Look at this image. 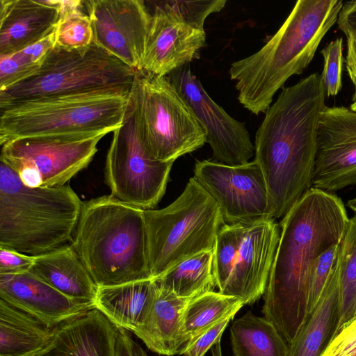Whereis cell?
<instances>
[{"instance_id":"cell-1","label":"cell","mask_w":356,"mask_h":356,"mask_svg":"<svg viewBox=\"0 0 356 356\" xmlns=\"http://www.w3.org/2000/svg\"><path fill=\"white\" fill-rule=\"evenodd\" d=\"M349 218L335 194L311 187L282 218L262 313L289 346L308 316L312 273L318 257L343 238Z\"/></svg>"},{"instance_id":"cell-2","label":"cell","mask_w":356,"mask_h":356,"mask_svg":"<svg viewBox=\"0 0 356 356\" xmlns=\"http://www.w3.org/2000/svg\"><path fill=\"white\" fill-rule=\"evenodd\" d=\"M325 95L317 72L282 88L256 132L254 161L264 177L275 220L283 218L312 187Z\"/></svg>"},{"instance_id":"cell-3","label":"cell","mask_w":356,"mask_h":356,"mask_svg":"<svg viewBox=\"0 0 356 356\" xmlns=\"http://www.w3.org/2000/svg\"><path fill=\"white\" fill-rule=\"evenodd\" d=\"M343 4L342 0H298L259 50L231 64L230 78L244 108L256 115L266 112L287 79L310 64Z\"/></svg>"},{"instance_id":"cell-4","label":"cell","mask_w":356,"mask_h":356,"mask_svg":"<svg viewBox=\"0 0 356 356\" xmlns=\"http://www.w3.org/2000/svg\"><path fill=\"white\" fill-rule=\"evenodd\" d=\"M143 211L111 195L83 202L70 245L98 287L153 279Z\"/></svg>"},{"instance_id":"cell-5","label":"cell","mask_w":356,"mask_h":356,"mask_svg":"<svg viewBox=\"0 0 356 356\" xmlns=\"http://www.w3.org/2000/svg\"><path fill=\"white\" fill-rule=\"evenodd\" d=\"M82 204L69 185L26 186L0 160V248L37 257L70 245Z\"/></svg>"},{"instance_id":"cell-6","label":"cell","mask_w":356,"mask_h":356,"mask_svg":"<svg viewBox=\"0 0 356 356\" xmlns=\"http://www.w3.org/2000/svg\"><path fill=\"white\" fill-rule=\"evenodd\" d=\"M129 95L95 92L1 105L0 145L26 138L106 135L122 125Z\"/></svg>"},{"instance_id":"cell-7","label":"cell","mask_w":356,"mask_h":356,"mask_svg":"<svg viewBox=\"0 0 356 356\" xmlns=\"http://www.w3.org/2000/svg\"><path fill=\"white\" fill-rule=\"evenodd\" d=\"M143 213L153 279L196 254L213 250L225 224L218 204L193 177L170 204Z\"/></svg>"},{"instance_id":"cell-8","label":"cell","mask_w":356,"mask_h":356,"mask_svg":"<svg viewBox=\"0 0 356 356\" xmlns=\"http://www.w3.org/2000/svg\"><path fill=\"white\" fill-rule=\"evenodd\" d=\"M136 70L98 47H54L33 76L0 91V106L29 99L95 92L129 93Z\"/></svg>"},{"instance_id":"cell-9","label":"cell","mask_w":356,"mask_h":356,"mask_svg":"<svg viewBox=\"0 0 356 356\" xmlns=\"http://www.w3.org/2000/svg\"><path fill=\"white\" fill-rule=\"evenodd\" d=\"M129 97L141 140L153 159L173 163L207 143L205 130L168 76L136 70Z\"/></svg>"},{"instance_id":"cell-10","label":"cell","mask_w":356,"mask_h":356,"mask_svg":"<svg viewBox=\"0 0 356 356\" xmlns=\"http://www.w3.org/2000/svg\"><path fill=\"white\" fill-rule=\"evenodd\" d=\"M113 133L105 163L110 195L143 210L153 209L165 194L173 163L157 161L147 152L130 97L122 124Z\"/></svg>"},{"instance_id":"cell-11","label":"cell","mask_w":356,"mask_h":356,"mask_svg":"<svg viewBox=\"0 0 356 356\" xmlns=\"http://www.w3.org/2000/svg\"><path fill=\"white\" fill-rule=\"evenodd\" d=\"M104 136L17 139L1 145L0 160L26 186H63L88 167Z\"/></svg>"},{"instance_id":"cell-12","label":"cell","mask_w":356,"mask_h":356,"mask_svg":"<svg viewBox=\"0 0 356 356\" xmlns=\"http://www.w3.org/2000/svg\"><path fill=\"white\" fill-rule=\"evenodd\" d=\"M193 172L219 206L226 224L273 218L265 179L254 160L238 165L197 161Z\"/></svg>"},{"instance_id":"cell-13","label":"cell","mask_w":356,"mask_h":356,"mask_svg":"<svg viewBox=\"0 0 356 356\" xmlns=\"http://www.w3.org/2000/svg\"><path fill=\"white\" fill-rule=\"evenodd\" d=\"M168 78L205 130L215 161L230 165L249 162L254 145L246 127L214 102L192 73L190 64L175 70Z\"/></svg>"},{"instance_id":"cell-14","label":"cell","mask_w":356,"mask_h":356,"mask_svg":"<svg viewBox=\"0 0 356 356\" xmlns=\"http://www.w3.org/2000/svg\"><path fill=\"white\" fill-rule=\"evenodd\" d=\"M93 42L135 70L143 64L152 13L142 0L83 1Z\"/></svg>"},{"instance_id":"cell-15","label":"cell","mask_w":356,"mask_h":356,"mask_svg":"<svg viewBox=\"0 0 356 356\" xmlns=\"http://www.w3.org/2000/svg\"><path fill=\"white\" fill-rule=\"evenodd\" d=\"M356 185V111L325 106L320 115L312 187L334 192Z\"/></svg>"},{"instance_id":"cell-16","label":"cell","mask_w":356,"mask_h":356,"mask_svg":"<svg viewBox=\"0 0 356 356\" xmlns=\"http://www.w3.org/2000/svg\"><path fill=\"white\" fill-rule=\"evenodd\" d=\"M154 3L140 70L163 77L198 57L206 33L185 22L163 1Z\"/></svg>"},{"instance_id":"cell-17","label":"cell","mask_w":356,"mask_h":356,"mask_svg":"<svg viewBox=\"0 0 356 356\" xmlns=\"http://www.w3.org/2000/svg\"><path fill=\"white\" fill-rule=\"evenodd\" d=\"M280 237L273 218L245 222L233 270L220 293L252 305L264 293Z\"/></svg>"},{"instance_id":"cell-18","label":"cell","mask_w":356,"mask_h":356,"mask_svg":"<svg viewBox=\"0 0 356 356\" xmlns=\"http://www.w3.org/2000/svg\"><path fill=\"white\" fill-rule=\"evenodd\" d=\"M0 299L51 327L95 307L65 296L31 271L0 274Z\"/></svg>"},{"instance_id":"cell-19","label":"cell","mask_w":356,"mask_h":356,"mask_svg":"<svg viewBox=\"0 0 356 356\" xmlns=\"http://www.w3.org/2000/svg\"><path fill=\"white\" fill-rule=\"evenodd\" d=\"M118 329L94 307L56 326L37 356H115Z\"/></svg>"},{"instance_id":"cell-20","label":"cell","mask_w":356,"mask_h":356,"mask_svg":"<svg viewBox=\"0 0 356 356\" xmlns=\"http://www.w3.org/2000/svg\"><path fill=\"white\" fill-rule=\"evenodd\" d=\"M58 19L55 0H0V56L39 42Z\"/></svg>"},{"instance_id":"cell-21","label":"cell","mask_w":356,"mask_h":356,"mask_svg":"<svg viewBox=\"0 0 356 356\" xmlns=\"http://www.w3.org/2000/svg\"><path fill=\"white\" fill-rule=\"evenodd\" d=\"M339 320L337 259L317 305L289 345L288 356H322L337 333Z\"/></svg>"},{"instance_id":"cell-22","label":"cell","mask_w":356,"mask_h":356,"mask_svg":"<svg viewBox=\"0 0 356 356\" xmlns=\"http://www.w3.org/2000/svg\"><path fill=\"white\" fill-rule=\"evenodd\" d=\"M156 288L154 279L98 287L95 306L118 327L134 333L149 312Z\"/></svg>"},{"instance_id":"cell-23","label":"cell","mask_w":356,"mask_h":356,"mask_svg":"<svg viewBox=\"0 0 356 356\" xmlns=\"http://www.w3.org/2000/svg\"><path fill=\"white\" fill-rule=\"evenodd\" d=\"M189 300L157 286L149 312L134 334L156 353L166 356L180 355L183 350L180 338L181 317Z\"/></svg>"},{"instance_id":"cell-24","label":"cell","mask_w":356,"mask_h":356,"mask_svg":"<svg viewBox=\"0 0 356 356\" xmlns=\"http://www.w3.org/2000/svg\"><path fill=\"white\" fill-rule=\"evenodd\" d=\"M30 271L72 299L94 302L98 286L70 245L35 257Z\"/></svg>"},{"instance_id":"cell-25","label":"cell","mask_w":356,"mask_h":356,"mask_svg":"<svg viewBox=\"0 0 356 356\" xmlns=\"http://www.w3.org/2000/svg\"><path fill=\"white\" fill-rule=\"evenodd\" d=\"M54 328L0 299V356H37Z\"/></svg>"},{"instance_id":"cell-26","label":"cell","mask_w":356,"mask_h":356,"mask_svg":"<svg viewBox=\"0 0 356 356\" xmlns=\"http://www.w3.org/2000/svg\"><path fill=\"white\" fill-rule=\"evenodd\" d=\"M234 356H288L289 346L275 325L251 312L236 319L230 328Z\"/></svg>"},{"instance_id":"cell-27","label":"cell","mask_w":356,"mask_h":356,"mask_svg":"<svg viewBox=\"0 0 356 356\" xmlns=\"http://www.w3.org/2000/svg\"><path fill=\"white\" fill-rule=\"evenodd\" d=\"M154 280L160 289L186 299L213 291V250L196 254Z\"/></svg>"},{"instance_id":"cell-28","label":"cell","mask_w":356,"mask_h":356,"mask_svg":"<svg viewBox=\"0 0 356 356\" xmlns=\"http://www.w3.org/2000/svg\"><path fill=\"white\" fill-rule=\"evenodd\" d=\"M244 305L238 298L214 291L190 299L181 317L180 338L183 350L197 335L225 318L235 315Z\"/></svg>"},{"instance_id":"cell-29","label":"cell","mask_w":356,"mask_h":356,"mask_svg":"<svg viewBox=\"0 0 356 356\" xmlns=\"http://www.w3.org/2000/svg\"><path fill=\"white\" fill-rule=\"evenodd\" d=\"M337 268L339 301L338 332L342 326L356 318V214L349 218L339 245Z\"/></svg>"},{"instance_id":"cell-30","label":"cell","mask_w":356,"mask_h":356,"mask_svg":"<svg viewBox=\"0 0 356 356\" xmlns=\"http://www.w3.org/2000/svg\"><path fill=\"white\" fill-rule=\"evenodd\" d=\"M54 47L52 32L32 45L8 55L0 56V91L35 75Z\"/></svg>"},{"instance_id":"cell-31","label":"cell","mask_w":356,"mask_h":356,"mask_svg":"<svg viewBox=\"0 0 356 356\" xmlns=\"http://www.w3.org/2000/svg\"><path fill=\"white\" fill-rule=\"evenodd\" d=\"M245 223H225L217 235L213 249V262L216 285L219 292L225 286L233 270Z\"/></svg>"},{"instance_id":"cell-32","label":"cell","mask_w":356,"mask_h":356,"mask_svg":"<svg viewBox=\"0 0 356 356\" xmlns=\"http://www.w3.org/2000/svg\"><path fill=\"white\" fill-rule=\"evenodd\" d=\"M54 47L74 49L86 47L93 42L91 22L81 8L59 17L54 31Z\"/></svg>"},{"instance_id":"cell-33","label":"cell","mask_w":356,"mask_h":356,"mask_svg":"<svg viewBox=\"0 0 356 356\" xmlns=\"http://www.w3.org/2000/svg\"><path fill=\"white\" fill-rule=\"evenodd\" d=\"M323 69L321 75L327 97L338 95L342 88L343 39L338 38L328 43L321 51Z\"/></svg>"},{"instance_id":"cell-34","label":"cell","mask_w":356,"mask_h":356,"mask_svg":"<svg viewBox=\"0 0 356 356\" xmlns=\"http://www.w3.org/2000/svg\"><path fill=\"white\" fill-rule=\"evenodd\" d=\"M163 1L185 22L202 30H204V24L207 17L213 13L220 12L227 3L226 0Z\"/></svg>"},{"instance_id":"cell-35","label":"cell","mask_w":356,"mask_h":356,"mask_svg":"<svg viewBox=\"0 0 356 356\" xmlns=\"http://www.w3.org/2000/svg\"><path fill=\"white\" fill-rule=\"evenodd\" d=\"M339 244L334 245L326 250L315 262L309 284L308 316L317 305L334 268Z\"/></svg>"},{"instance_id":"cell-36","label":"cell","mask_w":356,"mask_h":356,"mask_svg":"<svg viewBox=\"0 0 356 356\" xmlns=\"http://www.w3.org/2000/svg\"><path fill=\"white\" fill-rule=\"evenodd\" d=\"M235 315L229 316L194 337L180 355L204 356L209 349L220 340L229 321Z\"/></svg>"},{"instance_id":"cell-37","label":"cell","mask_w":356,"mask_h":356,"mask_svg":"<svg viewBox=\"0 0 356 356\" xmlns=\"http://www.w3.org/2000/svg\"><path fill=\"white\" fill-rule=\"evenodd\" d=\"M35 257L0 248V274H16L30 271Z\"/></svg>"},{"instance_id":"cell-38","label":"cell","mask_w":356,"mask_h":356,"mask_svg":"<svg viewBox=\"0 0 356 356\" xmlns=\"http://www.w3.org/2000/svg\"><path fill=\"white\" fill-rule=\"evenodd\" d=\"M356 345V318L341 327L322 356H340Z\"/></svg>"},{"instance_id":"cell-39","label":"cell","mask_w":356,"mask_h":356,"mask_svg":"<svg viewBox=\"0 0 356 356\" xmlns=\"http://www.w3.org/2000/svg\"><path fill=\"white\" fill-rule=\"evenodd\" d=\"M115 356H148L128 331L118 327L115 343Z\"/></svg>"},{"instance_id":"cell-40","label":"cell","mask_w":356,"mask_h":356,"mask_svg":"<svg viewBox=\"0 0 356 356\" xmlns=\"http://www.w3.org/2000/svg\"><path fill=\"white\" fill-rule=\"evenodd\" d=\"M337 23L343 33L356 31V0L343 2Z\"/></svg>"},{"instance_id":"cell-41","label":"cell","mask_w":356,"mask_h":356,"mask_svg":"<svg viewBox=\"0 0 356 356\" xmlns=\"http://www.w3.org/2000/svg\"><path fill=\"white\" fill-rule=\"evenodd\" d=\"M347 38V54L346 67L355 87L356 86V31H349L344 33Z\"/></svg>"},{"instance_id":"cell-42","label":"cell","mask_w":356,"mask_h":356,"mask_svg":"<svg viewBox=\"0 0 356 356\" xmlns=\"http://www.w3.org/2000/svg\"><path fill=\"white\" fill-rule=\"evenodd\" d=\"M340 356H356V345L345 351Z\"/></svg>"},{"instance_id":"cell-43","label":"cell","mask_w":356,"mask_h":356,"mask_svg":"<svg viewBox=\"0 0 356 356\" xmlns=\"http://www.w3.org/2000/svg\"><path fill=\"white\" fill-rule=\"evenodd\" d=\"M347 205L353 211L356 212V197L349 200L347 203Z\"/></svg>"},{"instance_id":"cell-44","label":"cell","mask_w":356,"mask_h":356,"mask_svg":"<svg viewBox=\"0 0 356 356\" xmlns=\"http://www.w3.org/2000/svg\"><path fill=\"white\" fill-rule=\"evenodd\" d=\"M352 110L356 111V101L352 102V104L349 106Z\"/></svg>"},{"instance_id":"cell-45","label":"cell","mask_w":356,"mask_h":356,"mask_svg":"<svg viewBox=\"0 0 356 356\" xmlns=\"http://www.w3.org/2000/svg\"><path fill=\"white\" fill-rule=\"evenodd\" d=\"M352 101L353 102L356 101V86L355 87V92L352 97Z\"/></svg>"}]
</instances>
